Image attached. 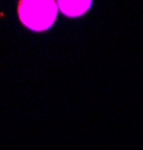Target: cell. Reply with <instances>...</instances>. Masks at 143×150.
<instances>
[{
	"instance_id": "cell-1",
	"label": "cell",
	"mask_w": 143,
	"mask_h": 150,
	"mask_svg": "<svg viewBox=\"0 0 143 150\" xmlns=\"http://www.w3.org/2000/svg\"><path fill=\"white\" fill-rule=\"evenodd\" d=\"M20 21L33 32L48 30L57 17V2L53 0H21L17 6Z\"/></svg>"
},
{
	"instance_id": "cell-2",
	"label": "cell",
	"mask_w": 143,
	"mask_h": 150,
	"mask_svg": "<svg viewBox=\"0 0 143 150\" xmlns=\"http://www.w3.org/2000/svg\"><path fill=\"white\" fill-rule=\"evenodd\" d=\"M90 5H92V2H89V0H86V2H83V0H80V2H75V0L74 2H65V0L57 2L59 11L62 12V14H65L66 17H71V18L83 15L84 12L90 8Z\"/></svg>"
}]
</instances>
